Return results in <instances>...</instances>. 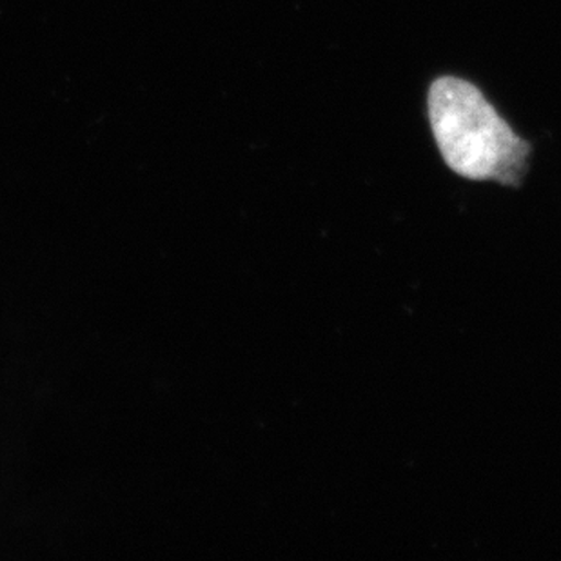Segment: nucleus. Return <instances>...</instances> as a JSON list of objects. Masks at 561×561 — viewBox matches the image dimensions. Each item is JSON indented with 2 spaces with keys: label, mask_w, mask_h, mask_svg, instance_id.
Returning a JSON list of instances; mask_svg holds the SVG:
<instances>
[{
  "label": "nucleus",
  "mask_w": 561,
  "mask_h": 561,
  "mask_svg": "<svg viewBox=\"0 0 561 561\" xmlns=\"http://www.w3.org/2000/svg\"><path fill=\"white\" fill-rule=\"evenodd\" d=\"M427 110L433 137L450 171L467 181L518 186L529 170L533 148L477 85L458 77H439L431 84Z\"/></svg>",
  "instance_id": "obj_1"
}]
</instances>
